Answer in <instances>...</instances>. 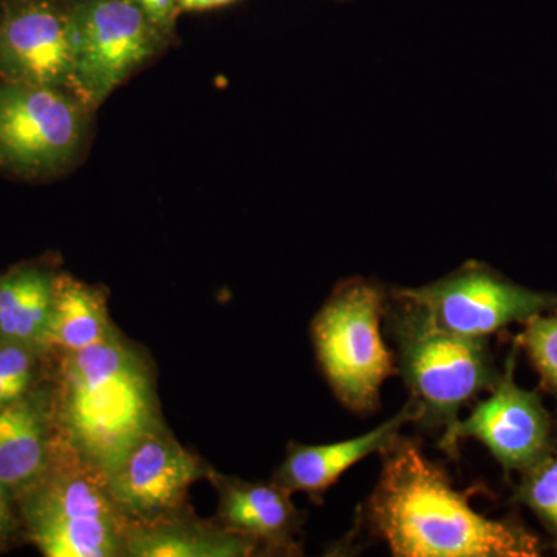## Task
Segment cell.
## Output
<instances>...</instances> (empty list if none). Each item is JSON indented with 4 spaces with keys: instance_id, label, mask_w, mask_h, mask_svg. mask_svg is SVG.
Wrapping results in <instances>:
<instances>
[{
    "instance_id": "1",
    "label": "cell",
    "mask_w": 557,
    "mask_h": 557,
    "mask_svg": "<svg viewBox=\"0 0 557 557\" xmlns=\"http://www.w3.org/2000/svg\"><path fill=\"white\" fill-rule=\"evenodd\" d=\"M368 502L370 527L397 557H534L536 536L511 520L472 509L474 491H457L445 469L399 437L383 453Z\"/></svg>"
},
{
    "instance_id": "2",
    "label": "cell",
    "mask_w": 557,
    "mask_h": 557,
    "mask_svg": "<svg viewBox=\"0 0 557 557\" xmlns=\"http://www.w3.org/2000/svg\"><path fill=\"white\" fill-rule=\"evenodd\" d=\"M50 379L61 438L102 472L164 426L148 358L116 327L94 346L51 351Z\"/></svg>"
},
{
    "instance_id": "3",
    "label": "cell",
    "mask_w": 557,
    "mask_h": 557,
    "mask_svg": "<svg viewBox=\"0 0 557 557\" xmlns=\"http://www.w3.org/2000/svg\"><path fill=\"white\" fill-rule=\"evenodd\" d=\"M25 541L47 557H126L131 522L109 496L104 472L62 440L49 468L16 497Z\"/></svg>"
},
{
    "instance_id": "4",
    "label": "cell",
    "mask_w": 557,
    "mask_h": 557,
    "mask_svg": "<svg viewBox=\"0 0 557 557\" xmlns=\"http://www.w3.org/2000/svg\"><path fill=\"white\" fill-rule=\"evenodd\" d=\"M394 296L386 311L388 329L397 343V366L416 403L418 421L445 431L460 418V410L482 391H491L497 372L486 338H471L440 327L408 299Z\"/></svg>"
},
{
    "instance_id": "5",
    "label": "cell",
    "mask_w": 557,
    "mask_h": 557,
    "mask_svg": "<svg viewBox=\"0 0 557 557\" xmlns=\"http://www.w3.org/2000/svg\"><path fill=\"white\" fill-rule=\"evenodd\" d=\"M386 311V293L355 278L333 292L311 324L322 372L339 401L355 412L379 408L381 386L398 373L381 336Z\"/></svg>"
},
{
    "instance_id": "6",
    "label": "cell",
    "mask_w": 557,
    "mask_h": 557,
    "mask_svg": "<svg viewBox=\"0 0 557 557\" xmlns=\"http://www.w3.org/2000/svg\"><path fill=\"white\" fill-rule=\"evenodd\" d=\"M95 108L64 89L0 81V171L57 177L86 150Z\"/></svg>"
},
{
    "instance_id": "7",
    "label": "cell",
    "mask_w": 557,
    "mask_h": 557,
    "mask_svg": "<svg viewBox=\"0 0 557 557\" xmlns=\"http://www.w3.org/2000/svg\"><path fill=\"white\" fill-rule=\"evenodd\" d=\"M171 44L129 0H73L76 94L91 108Z\"/></svg>"
},
{
    "instance_id": "8",
    "label": "cell",
    "mask_w": 557,
    "mask_h": 557,
    "mask_svg": "<svg viewBox=\"0 0 557 557\" xmlns=\"http://www.w3.org/2000/svg\"><path fill=\"white\" fill-rule=\"evenodd\" d=\"M394 295L426 311L440 327L471 338H487L557 307L556 296L520 287L475 265L424 287L395 289Z\"/></svg>"
},
{
    "instance_id": "9",
    "label": "cell",
    "mask_w": 557,
    "mask_h": 557,
    "mask_svg": "<svg viewBox=\"0 0 557 557\" xmlns=\"http://www.w3.org/2000/svg\"><path fill=\"white\" fill-rule=\"evenodd\" d=\"M209 468L164 424L143 435L104 472L106 486L124 518L148 523L188 508L189 487L207 478Z\"/></svg>"
},
{
    "instance_id": "10",
    "label": "cell",
    "mask_w": 557,
    "mask_h": 557,
    "mask_svg": "<svg viewBox=\"0 0 557 557\" xmlns=\"http://www.w3.org/2000/svg\"><path fill=\"white\" fill-rule=\"evenodd\" d=\"M0 81L76 94L73 0L0 2Z\"/></svg>"
},
{
    "instance_id": "11",
    "label": "cell",
    "mask_w": 557,
    "mask_h": 557,
    "mask_svg": "<svg viewBox=\"0 0 557 557\" xmlns=\"http://www.w3.org/2000/svg\"><path fill=\"white\" fill-rule=\"evenodd\" d=\"M515 354L496 386L491 388V397L443 434L440 448L449 456L457 457L460 440L475 438L490 449L505 471L523 472L552 448L555 442L552 420L536 392L516 384Z\"/></svg>"
},
{
    "instance_id": "12",
    "label": "cell",
    "mask_w": 557,
    "mask_h": 557,
    "mask_svg": "<svg viewBox=\"0 0 557 557\" xmlns=\"http://www.w3.org/2000/svg\"><path fill=\"white\" fill-rule=\"evenodd\" d=\"M207 479L219 496L215 522L258 545L262 555H299L304 512L292 493L271 482H247L209 468Z\"/></svg>"
},
{
    "instance_id": "13",
    "label": "cell",
    "mask_w": 557,
    "mask_h": 557,
    "mask_svg": "<svg viewBox=\"0 0 557 557\" xmlns=\"http://www.w3.org/2000/svg\"><path fill=\"white\" fill-rule=\"evenodd\" d=\"M49 375L0 409V483L14 497L46 472L61 448Z\"/></svg>"
},
{
    "instance_id": "14",
    "label": "cell",
    "mask_w": 557,
    "mask_h": 557,
    "mask_svg": "<svg viewBox=\"0 0 557 557\" xmlns=\"http://www.w3.org/2000/svg\"><path fill=\"white\" fill-rule=\"evenodd\" d=\"M418 417L417 405L410 399L397 416L359 437L321 446L289 443L287 457L271 480L288 493H306L321 500L322 494L338 482L347 469L372 454H383L391 448L403 426L418 421Z\"/></svg>"
},
{
    "instance_id": "15",
    "label": "cell",
    "mask_w": 557,
    "mask_h": 557,
    "mask_svg": "<svg viewBox=\"0 0 557 557\" xmlns=\"http://www.w3.org/2000/svg\"><path fill=\"white\" fill-rule=\"evenodd\" d=\"M262 555L249 539L215 520L197 519L189 508L148 523H131L126 557H247Z\"/></svg>"
},
{
    "instance_id": "16",
    "label": "cell",
    "mask_w": 557,
    "mask_h": 557,
    "mask_svg": "<svg viewBox=\"0 0 557 557\" xmlns=\"http://www.w3.org/2000/svg\"><path fill=\"white\" fill-rule=\"evenodd\" d=\"M58 271L47 262H22L0 274V344L51 351L47 335Z\"/></svg>"
},
{
    "instance_id": "17",
    "label": "cell",
    "mask_w": 557,
    "mask_h": 557,
    "mask_svg": "<svg viewBox=\"0 0 557 557\" xmlns=\"http://www.w3.org/2000/svg\"><path fill=\"white\" fill-rule=\"evenodd\" d=\"M115 329L104 289L58 273L47 343L51 351H75L100 343Z\"/></svg>"
},
{
    "instance_id": "18",
    "label": "cell",
    "mask_w": 557,
    "mask_h": 557,
    "mask_svg": "<svg viewBox=\"0 0 557 557\" xmlns=\"http://www.w3.org/2000/svg\"><path fill=\"white\" fill-rule=\"evenodd\" d=\"M522 475L518 498L541 519L557 549V442Z\"/></svg>"
},
{
    "instance_id": "19",
    "label": "cell",
    "mask_w": 557,
    "mask_h": 557,
    "mask_svg": "<svg viewBox=\"0 0 557 557\" xmlns=\"http://www.w3.org/2000/svg\"><path fill=\"white\" fill-rule=\"evenodd\" d=\"M549 311L527 321L519 341L545 386L557 394V307Z\"/></svg>"
},
{
    "instance_id": "20",
    "label": "cell",
    "mask_w": 557,
    "mask_h": 557,
    "mask_svg": "<svg viewBox=\"0 0 557 557\" xmlns=\"http://www.w3.org/2000/svg\"><path fill=\"white\" fill-rule=\"evenodd\" d=\"M24 541V523L16 497L9 487L0 483V555L9 553Z\"/></svg>"
},
{
    "instance_id": "21",
    "label": "cell",
    "mask_w": 557,
    "mask_h": 557,
    "mask_svg": "<svg viewBox=\"0 0 557 557\" xmlns=\"http://www.w3.org/2000/svg\"><path fill=\"white\" fill-rule=\"evenodd\" d=\"M171 40L175 39L178 14L182 13L178 0H129Z\"/></svg>"
},
{
    "instance_id": "22",
    "label": "cell",
    "mask_w": 557,
    "mask_h": 557,
    "mask_svg": "<svg viewBox=\"0 0 557 557\" xmlns=\"http://www.w3.org/2000/svg\"><path fill=\"white\" fill-rule=\"evenodd\" d=\"M237 0H178L180 11H207L230 5Z\"/></svg>"
},
{
    "instance_id": "23",
    "label": "cell",
    "mask_w": 557,
    "mask_h": 557,
    "mask_svg": "<svg viewBox=\"0 0 557 557\" xmlns=\"http://www.w3.org/2000/svg\"><path fill=\"white\" fill-rule=\"evenodd\" d=\"M27 391L14 386V384L7 383V381L0 380V409L5 408L7 405H10V403L14 401L16 398H20L21 395L25 394Z\"/></svg>"
}]
</instances>
